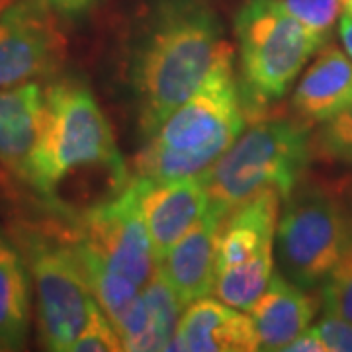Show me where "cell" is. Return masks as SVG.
Instances as JSON below:
<instances>
[{
	"label": "cell",
	"instance_id": "cell-1",
	"mask_svg": "<svg viewBox=\"0 0 352 352\" xmlns=\"http://www.w3.org/2000/svg\"><path fill=\"white\" fill-rule=\"evenodd\" d=\"M229 55L235 50L206 0H153L126 55V85L143 139L196 94Z\"/></svg>",
	"mask_w": 352,
	"mask_h": 352
},
{
	"label": "cell",
	"instance_id": "cell-2",
	"mask_svg": "<svg viewBox=\"0 0 352 352\" xmlns=\"http://www.w3.org/2000/svg\"><path fill=\"white\" fill-rule=\"evenodd\" d=\"M233 63L235 55L223 59L196 94L143 139L133 176L149 180L200 176L233 145L247 124Z\"/></svg>",
	"mask_w": 352,
	"mask_h": 352
},
{
	"label": "cell",
	"instance_id": "cell-3",
	"mask_svg": "<svg viewBox=\"0 0 352 352\" xmlns=\"http://www.w3.org/2000/svg\"><path fill=\"white\" fill-rule=\"evenodd\" d=\"M98 168L122 184L127 182L124 157L96 96L85 80L61 76L43 92L38 141L25 184L53 200L71 176Z\"/></svg>",
	"mask_w": 352,
	"mask_h": 352
},
{
	"label": "cell",
	"instance_id": "cell-4",
	"mask_svg": "<svg viewBox=\"0 0 352 352\" xmlns=\"http://www.w3.org/2000/svg\"><path fill=\"white\" fill-rule=\"evenodd\" d=\"M73 241L102 311L112 319L141 294L157 258L139 206L138 180L73 219Z\"/></svg>",
	"mask_w": 352,
	"mask_h": 352
},
{
	"label": "cell",
	"instance_id": "cell-5",
	"mask_svg": "<svg viewBox=\"0 0 352 352\" xmlns=\"http://www.w3.org/2000/svg\"><path fill=\"white\" fill-rule=\"evenodd\" d=\"M311 161L309 127L296 118H261L233 141L206 176L208 210L221 219L264 190L284 200Z\"/></svg>",
	"mask_w": 352,
	"mask_h": 352
},
{
	"label": "cell",
	"instance_id": "cell-6",
	"mask_svg": "<svg viewBox=\"0 0 352 352\" xmlns=\"http://www.w3.org/2000/svg\"><path fill=\"white\" fill-rule=\"evenodd\" d=\"M239 50V90L247 120L286 96L325 38L289 16L278 0H245L233 20Z\"/></svg>",
	"mask_w": 352,
	"mask_h": 352
},
{
	"label": "cell",
	"instance_id": "cell-7",
	"mask_svg": "<svg viewBox=\"0 0 352 352\" xmlns=\"http://www.w3.org/2000/svg\"><path fill=\"white\" fill-rule=\"evenodd\" d=\"M12 237L30 268L41 346L71 352L73 342L98 307L71 227L20 223Z\"/></svg>",
	"mask_w": 352,
	"mask_h": 352
},
{
	"label": "cell",
	"instance_id": "cell-8",
	"mask_svg": "<svg viewBox=\"0 0 352 352\" xmlns=\"http://www.w3.org/2000/svg\"><path fill=\"white\" fill-rule=\"evenodd\" d=\"M276 227L280 272L303 289L321 288L352 241L349 204L329 186L298 184Z\"/></svg>",
	"mask_w": 352,
	"mask_h": 352
},
{
	"label": "cell",
	"instance_id": "cell-9",
	"mask_svg": "<svg viewBox=\"0 0 352 352\" xmlns=\"http://www.w3.org/2000/svg\"><path fill=\"white\" fill-rule=\"evenodd\" d=\"M284 196L264 190L237 206L217 229L214 294L227 305L247 311L274 276V241Z\"/></svg>",
	"mask_w": 352,
	"mask_h": 352
},
{
	"label": "cell",
	"instance_id": "cell-10",
	"mask_svg": "<svg viewBox=\"0 0 352 352\" xmlns=\"http://www.w3.org/2000/svg\"><path fill=\"white\" fill-rule=\"evenodd\" d=\"M41 0H8L0 8V88L50 78L63 67L67 41Z\"/></svg>",
	"mask_w": 352,
	"mask_h": 352
},
{
	"label": "cell",
	"instance_id": "cell-11",
	"mask_svg": "<svg viewBox=\"0 0 352 352\" xmlns=\"http://www.w3.org/2000/svg\"><path fill=\"white\" fill-rule=\"evenodd\" d=\"M139 186V206L151 239L157 264L208 212L206 176L178 180H149L133 176Z\"/></svg>",
	"mask_w": 352,
	"mask_h": 352
},
{
	"label": "cell",
	"instance_id": "cell-12",
	"mask_svg": "<svg viewBox=\"0 0 352 352\" xmlns=\"http://www.w3.org/2000/svg\"><path fill=\"white\" fill-rule=\"evenodd\" d=\"M168 351L254 352L258 335L247 311L206 296L186 305Z\"/></svg>",
	"mask_w": 352,
	"mask_h": 352
},
{
	"label": "cell",
	"instance_id": "cell-13",
	"mask_svg": "<svg viewBox=\"0 0 352 352\" xmlns=\"http://www.w3.org/2000/svg\"><path fill=\"white\" fill-rule=\"evenodd\" d=\"M352 104V59L337 45H323L292 94L294 118L319 126Z\"/></svg>",
	"mask_w": 352,
	"mask_h": 352
},
{
	"label": "cell",
	"instance_id": "cell-14",
	"mask_svg": "<svg viewBox=\"0 0 352 352\" xmlns=\"http://www.w3.org/2000/svg\"><path fill=\"white\" fill-rule=\"evenodd\" d=\"M317 307L319 302L309 296V289L274 272L263 296L249 309L258 335V351H286L292 340L311 327Z\"/></svg>",
	"mask_w": 352,
	"mask_h": 352
},
{
	"label": "cell",
	"instance_id": "cell-15",
	"mask_svg": "<svg viewBox=\"0 0 352 352\" xmlns=\"http://www.w3.org/2000/svg\"><path fill=\"white\" fill-rule=\"evenodd\" d=\"M219 223L221 217L208 210L159 263V270L186 305L214 294Z\"/></svg>",
	"mask_w": 352,
	"mask_h": 352
},
{
	"label": "cell",
	"instance_id": "cell-16",
	"mask_svg": "<svg viewBox=\"0 0 352 352\" xmlns=\"http://www.w3.org/2000/svg\"><path fill=\"white\" fill-rule=\"evenodd\" d=\"M45 88L38 80L0 88V170L25 184Z\"/></svg>",
	"mask_w": 352,
	"mask_h": 352
},
{
	"label": "cell",
	"instance_id": "cell-17",
	"mask_svg": "<svg viewBox=\"0 0 352 352\" xmlns=\"http://www.w3.org/2000/svg\"><path fill=\"white\" fill-rule=\"evenodd\" d=\"M32 276L22 249L0 229V351H22L32 323Z\"/></svg>",
	"mask_w": 352,
	"mask_h": 352
},
{
	"label": "cell",
	"instance_id": "cell-18",
	"mask_svg": "<svg viewBox=\"0 0 352 352\" xmlns=\"http://www.w3.org/2000/svg\"><path fill=\"white\" fill-rule=\"evenodd\" d=\"M141 294L149 311V329L139 346V352L168 351L175 339L178 321L186 309V303L178 298V294L166 282L159 266L151 280L145 284V288L141 289Z\"/></svg>",
	"mask_w": 352,
	"mask_h": 352
},
{
	"label": "cell",
	"instance_id": "cell-19",
	"mask_svg": "<svg viewBox=\"0 0 352 352\" xmlns=\"http://www.w3.org/2000/svg\"><path fill=\"white\" fill-rule=\"evenodd\" d=\"M352 168V104L319 124L311 138V159Z\"/></svg>",
	"mask_w": 352,
	"mask_h": 352
},
{
	"label": "cell",
	"instance_id": "cell-20",
	"mask_svg": "<svg viewBox=\"0 0 352 352\" xmlns=\"http://www.w3.org/2000/svg\"><path fill=\"white\" fill-rule=\"evenodd\" d=\"M321 305L325 315L352 321V241L321 284Z\"/></svg>",
	"mask_w": 352,
	"mask_h": 352
},
{
	"label": "cell",
	"instance_id": "cell-21",
	"mask_svg": "<svg viewBox=\"0 0 352 352\" xmlns=\"http://www.w3.org/2000/svg\"><path fill=\"white\" fill-rule=\"evenodd\" d=\"M282 8L302 22L309 32L327 39V34L339 20L346 0H278Z\"/></svg>",
	"mask_w": 352,
	"mask_h": 352
},
{
	"label": "cell",
	"instance_id": "cell-22",
	"mask_svg": "<svg viewBox=\"0 0 352 352\" xmlns=\"http://www.w3.org/2000/svg\"><path fill=\"white\" fill-rule=\"evenodd\" d=\"M124 351V342L110 321V317L98 305L90 317L85 331L76 337L71 352H120Z\"/></svg>",
	"mask_w": 352,
	"mask_h": 352
},
{
	"label": "cell",
	"instance_id": "cell-23",
	"mask_svg": "<svg viewBox=\"0 0 352 352\" xmlns=\"http://www.w3.org/2000/svg\"><path fill=\"white\" fill-rule=\"evenodd\" d=\"M314 329L327 344L329 352H352V321L325 315Z\"/></svg>",
	"mask_w": 352,
	"mask_h": 352
},
{
	"label": "cell",
	"instance_id": "cell-24",
	"mask_svg": "<svg viewBox=\"0 0 352 352\" xmlns=\"http://www.w3.org/2000/svg\"><path fill=\"white\" fill-rule=\"evenodd\" d=\"M59 20L75 22L87 16L98 0H41Z\"/></svg>",
	"mask_w": 352,
	"mask_h": 352
},
{
	"label": "cell",
	"instance_id": "cell-25",
	"mask_svg": "<svg viewBox=\"0 0 352 352\" xmlns=\"http://www.w3.org/2000/svg\"><path fill=\"white\" fill-rule=\"evenodd\" d=\"M284 352H329L327 344L323 342V339L317 335V331L314 327H309L307 331H303L300 337L292 340L288 344V349Z\"/></svg>",
	"mask_w": 352,
	"mask_h": 352
},
{
	"label": "cell",
	"instance_id": "cell-26",
	"mask_svg": "<svg viewBox=\"0 0 352 352\" xmlns=\"http://www.w3.org/2000/svg\"><path fill=\"white\" fill-rule=\"evenodd\" d=\"M339 36H340V41H342V45H344L346 55L352 59V16L351 14L342 16V18L339 20Z\"/></svg>",
	"mask_w": 352,
	"mask_h": 352
},
{
	"label": "cell",
	"instance_id": "cell-27",
	"mask_svg": "<svg viewBox=\"0 0 352 352\" xmlns=\"http://www.w3.org/2000/svg\"><path fill=\"white\" fill-rule=\"evenodd\" d=\"M346 14L352 16V0H346Z\"/></svg>",
	"mask_w": 352,
	"mask_h": 352
},
{
	"label": "cell",
	"instance_id": "cell-28",
	"mask_svg": "<svg viewBox=\"0 0 352 352\" xmlns=\"http://www.w3.org/2000/svg\"><path fill=\"white\" fill-rule=\"evenodd\" d=\"M349 214H351V226H352V192H351V200H349Z\"/></svg>",
	"mask_w": 352,
	"mask_h": 352
},
{
	"label": "cell",
	"instance_id": "cell-29",
	"mask_svg": "<svg viewBox=\"0 0 352 352\" xmlns=\"http://www.w3.org/2000/svg\"><path fill=\"white\" fill-rule=\"evenodd\" d=\"M2 176H4V173H2V170H0V182H2Z\"/></svg>",
	"mask_w": 352,
	"mask_h": 352
}]
</instances>
